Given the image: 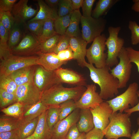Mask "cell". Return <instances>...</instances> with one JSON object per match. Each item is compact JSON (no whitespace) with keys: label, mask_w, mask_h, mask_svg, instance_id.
I'll use <instances>...</instances> for the list:
<instances>
[{"label":"cell","mask_w":139,"mask_h":139,"mask_svg":"<svg viewBox=\"0 0 139 139\" xmlns=\"http://www.w3.org/2000/svg\"><path fill=\"white\" fill-rule=\"evenodd\" d=\"M119 61L116 66L110 69L111 74L119 82L118 88L126 87L130 78L132 65L129 61L126 48L123 47L119 53Z\"/></svg>","instance_id":"obj_8"},{"label":"cell","mask_w":139,"mask_h":139,"mask_svg":"<svg viewBox=\"0 0 139 139\" xmlns=\"http://www.w3.org/2000/svg\"><path fill=\"white\" fill-rule=\"evenodd\" d=\"M90 109L92 115L94 128L103 131L109 123V118L113 112L112 108L106 101L96 108Z\"/></svg>","instance_id":"obj_15"},{"label":"cell","mask_w":139,"mask_h":139,"mask_svg":"<svg viewBox=\"0 0 139 139\" xmlns=\"http://www.w3.org/2000/svg\"><path fill=\"white\" fill-rule=\"evenodd\" d=\"M139 86L135 82L130 84L126 90L116 97L106 101L112 108L113 113L119 111L123 113L129 108L133 107L138 103L139 99L137 92Z\"/></svg>","instance_id":"obj_4"},{"label":"cell","mask_w":139,"mask_h":139,"mask_svg":"<svg viewBox=\"0 0 139 139\" xmlns=\"http://www.w3.org/2000/svg\"><path fill=\"white\" fill-rule=\"evenodd\" d=\"M82 27V37L88 43H91L101 35L106 24L105 19L101 18H95L92 16L84 17L81 19Z\"/></svg>","instance_id":"obj_9"},{"label":"cell","mask_w":139,"mask_h":139,"mask_svg":"<svg viewBox=\"0 0 139 139\" xmlns=\"http://www.w3.org/2000/svg\"><path fill=\"white\" fill-rule=\"evenodd\" d=\"M18 86L10 75H0V89L15 94Z\"/></svg>","instance_id":"obj_35"},{"label":"cell","mask_w":139,"mask_h":139,"mask_svg":"<svg viewBox=\"0 0 139 139\" xmlns=\"http://www.w3.org/2000/svg\"><path fill=\"white\" fill-rule=\"evenodd\" d=\"M106 39L105 35L101 34L94 40L91 45L87 49L86 56L88 63L94 64L97 68L107 66V53L104 52L106 50Z\"/></svg>","instance_id":"obj_7"},{"label":"cell","mask_w":139,"mask_h":139,"mask_svg":"<svg viewBox=\"0 0 139 139\" xmlns=\"http://www.w3.org/2000/svg\"><path fill=\"white\" fill-rule=\"evenodd\" d=\"M23 24L16 21L9 32L8 45L12 50L20 41L23 34L22 26Z\"/></svg>","instance_id":"obj_29"},{"label":"cell","mask_w":139,"mask_h":139,"mask_svg":"<svg viewBox=\"0 0 139 139\" xmlns=\"http://www.w3.org/2000/svg\"><path fill=\"white\" fill-rule=\"evenodd\" d=\"M60 112L59 106L50 107L46 111V119L48 126L51 131L59 120Z\"/></svg>","instance_id":"obj_31"},{"label":"cell","mask_w":139,"mask_h":139,"mask_svg":"<svg viewBox=\"0 0 139 139\" xmlns=\"http://www.w3.org/2000/svg\"><path fill=\"white\" fill-rule=\"evenodd\" d=\"M86 89L84 86L66 88L59 83L42 92L40 101L48 107L59 106L69 100L76 102L79 100Z\"/></svg>","instance_id":"obj_1"},{"label":"cell","mask_w":139,"mask_h":139,"mask_svg":"<svg viewBox=\"0 0 139 139\" xmlns=\"http://www.w3.org/2000/svg\"><path fill=\"white\" fill-rule=\"evenodd\" d=\"M15 22V19L11 12L0 11V22L9 32Z\"/></svg>","instance_id":"obj_40"},{"label":"cell","mask_w":139,"mask_h":139,"mask_svg":"<svg viewBox=\"0 0 139 139\" xmlns=\"http://www.w3.org/2000/svg\"><path fill=\"white\" fill-rule=\"evenodd\" d=\"M41 94L33 82L18 86L15 94L17 102L30 106L40 101Z\"/></svg>","instance_id":"obj_10"},{"label":"cell","mask_w":139,"mask_h":139,"mask_svg":"<svg viewBox=\"0 0 139 139\" xmlns=\"http://www.w3.org/2000/svg\"><path fill=\"white\" fill-rule=\"evenodd\" d=\"M37 55L38 56L37 65H40L48 71H54L67 62L60 60L57 54L54 52L45 53L39 52Z\"/></svg>","instance_id":"obj_19"},{"label":"cell","mask_w":139,"mask_h":139,"mask_svg":"<svg viewBox=\"0 0 139 139\" xmlns=\"http://www.w3.org/2000/svg\"><path fill=\"white\" fill-rule=\"evenodd\" d=\"M71 0H60L58 6V16H66L73 11Z\"/></svg>","instance_id":"obj_41"},{"label":"cell","mask_w":139,"mask_h":139,"mask_svg":"<svg viewBox=\"0 0 139 139\" xmlns=\"http://www.w3.org/2000/svg\"><path fill=\"white\" fill-rule=\"evenodd\" d=\"M137 122L138 126V129L136 133L134 131H133L130 138L131 139H139V117L137 119Z\"/></svg>","instance_id":"obj_54"},{"label":"cell","mask_w":139,"mask_h":139,"mask_svg":"<svg viewBox=\"0 0 139 139\" xmlns=\"http://www.w3.org/2000/svg\"><path fill=\"white\" fill-rule=\"evenodd\" d=\"M72 13L66 16L59 17L54 20L55 31L61 36L65 35L69 25Z\"/></svg>","instance_id":"obj_32"},{"label":"cell","mask_w":139,"mask_h":139,"mask_svg":"<svg viewBox=\"0 0 139 139\" xmlns=\"http://www.w3.org/2000/svg\"><path fill=\"white\" fill-rule=\"evenodd\" d=\"M57 55L59 59L62 61L67 62L74 59L73 51L70 46L68 49L60 51Z\"/></svg>","instance_id":"obj_46"},{"label":"cell","mask_w":139,"mask_h":139,"mask_svg":"<svg viewBox=\"0 0 139 139\" xmlns=\"http://www.w3.org/2000/svg\"><path fill=\"white\" fill-rule=\"evenodd\" d=\"M77 125L81 133H86L94 128L93 117L90 109H80Z\"/></svg>","instance_id":"obj_22"},{"label":"cell","mask_w":139,"mask_h":139,"mask_svg":"<svg viewBox=\"0 0 139 139\" xmlns=\"http://www.w3.org/2000/svg\"><path fill=\"white\" fill-rule=\"evenodd\" d=\"M0 139H21L19 129L0 133Z\"/></svg>","instance_id":"obj_48"},{"label":"cell","mask_w":139,"mask_h":139,"mask_svg":"<svg viewBox=\"0 0 139 139\" xmlns=\"http://www.w3.org/2000/svg\"><path fill=\"white\" fill-rule=\"evenodd\" d=\"M40 44L37 38L30 32L25 34L18 45L12 49V53L21 56L37 55L39 51Z\"/></svg>","instance_id":"obj_12"},{"label":"cell","mask_w":139,"mask_h":139,"mask_svg":"<svg viewBox=\"0 0 139 139\" xmlns=\"http://www.w3.org/2000/svg\"><path fill=\"white\" fill-rule=\"evenodd\" d=\"M104 136L103 131L94 128L86 133L84 139H103Z\"/></svg>","instance_id":"obj_47"},{"label":"cell","mask_w":139,"mask_h":139,"mask_svg":"<svg viewBox=\"0 0 139 139\" xmlns=\"http://www.w3.org/2000/svg\"><path fill=\"white\" fill-rule=\"evenodd\" d=\"M95 0H83L82 6L83 15L84 17L91 16L92 10Z\"/></svg>","instance_id":"obj_45"},{"label":"cell","mask_w":139,"mask_h":139,"mask_svg":"<svg viewBox=\"0 0 139 139\" xmlns=\"http://www.w3.org/2000/svg\"><path fill=\"white\" fill-rule=\"evenodd\" d=\"M61 83L77 86H86V80L81 75L75 71L61 67L54 71Z\"/></svg>","instance_id":"obj_17"},{"label":"cell","mask_w":139,"mask_h":139,"mask_svg":"<svg viewBox=\"0 0 139 139\" xmlns=\"http://www.w3.org/2000/svg\"><path fill=\"white\" fill-rule=\"evenodd\" d=\"M128 28L131 32V41L133 45H136L139 43V25L135 21L129 22Z\"/></svg>","instance_id":"obj_42"},{"label":"cell","mask_w":139,"mask_h":139,"mask_svg":"<svg viewBox=\"0 0 139 139\" xmlns=\"http://www.w3.org/2000/svg\"><path fill=\"white\" fill-rule=\"evenodd\" d=\"M61 36L57 34L40 43L39 52L45 53L54 52Z\"/></svg>","instance_id":"obj_34"},{"label":"cell","mask_w":139,"mask_h":139,"mask_svg":"<svg viewBox=\"0 0 139 139\" xmlns=\"http://www.w3.org/2000/svg\"><path fill=\"white\" fill-rule=\"evenodd\" d=\"M23 122L22 119L5 115L0 118V133L19 129Z\"/></svg>","instance_id":"obj_26"},{"label":"cell","mask_w":139,"mask_h":139,"mask_svg":"<svg viewBox=\"0 0 139 139\" xmlns=\"http://www.w3.org/2000/svg\"><path fill=\"white\" fill-rule=\"evenodd\" d=\"M38 56H25L13 54L6 59L0 61V75H9L21 68L37 65Z\"/></svg>","instance_id":"obj_6"},{"label":"cell","mask_w":139,"mask_h":139,"mask_svg":"<svg viewBox=\"0 0 139 139\" xmlns=\"http://www.w3.org/2000/svg\"><path fill=\"white\" fill-rule=\"evenodd\" d=\"M82 15L79 10H74L72 12L70 22L65 34L70 37H82L79 23Z\"/></svg>","instance_id":"obj_25"},{"label":"cell","mask_w":139,"mask_h":139,"mask_svg":"<svg viewBox=\"0 0 139 139\" xmlns=\"http://www.w3.org/2000/svg\"><path fill=\"white\" fill-rule=\"evenodd\" d=\"M139 99V90H138L137 92ZM124 111L125 113L128 114L130 116L133 113L137 111H139V101L138 104L134 107L131 108H129L126 110Z\"/></svg>","instance_id":"obj_52"},{"label":"cell","mask_w":139,"mask_h":139,"mask_svg":"<svg viewBox=\"0 0 139 139\" xmlns=\"http://www.w3.org/2000/svg\"><path fill=\"white\" fill-rule=\"evenodd\" d=\"M9 33V31L5 29L0 22V61L6 59L13 54L7 42Z\"/></svg>","instance_id":"obj_27"},{"label":"cell","mask_w":139,"mask_h":139,"mask_svg":"<svg viewBox=\"0 0 139 139\" xmlns=\"http://www.w3.org/2000/svg\"><path fill=\"white\" fill-rule=\"evenodd\" d=\"M130 115L125 113H112L109 118L110 122L103 131L107 139H118L122 137L130 138L131 123Z\"/></svg>","instance_id":"obj_3"},{"label":"cell","mask_w":139,"mask_h":139,"mask_svg":"<svg viewBox=\"0 0 139 139\" xmlns=\"http://www.w3.org/2000/svg\"><path fill=\"white\" fill-rule=\"evenodd\" d=\"M36 65L21 68L9 75L14 80L18 86L33 82Z\"/></svg>","instance_id":"obj_20"},{"label":"cell","mask_w":139,"mask_h":139,"mask_svg":"<svg viewBox=\"0 0 139 139\" xmlns=\"http://www.w3.org/2000/svg\"><path fill=\"white\" fill-rule=\"evenodd\" d=\"M70 37L65 34L61 36L54 51L57 54L59 52L66 50L70 46Z\"/></svg>","instance_id":"obj_43"},{"label":"cell","mask_w":139,"mask_h":139,"mask_svg":"<svg viewBox=\"0 0 139 139\" xmlns=\"http://www.w3.org/2000/svg\"><path fill=\"white\" fill-rule=\"evenodd\" d=\"M73 10H79L82 7L83 0H71Z\"/></svg>","instance_id":"obj_51"},{"label":"cell","mask_w":139,"mask_h":139,"mask_svg":"<svg viewBox=\"0 0 139 139\" xmlns=\"http://www.w3.org/2000/svg\"><path fill=\"white\" fill-rule=\"evenodd\" d=\"M60 0H45V3L50 7L56 9L58 6Z\"/></svg>","instance_id":"obj_53"},{"label":"cell","mask_w":139,"mask_h":139,"mask_svg":"<svg viewBox=\"0 0 139 139\" xmlns=\"http://www.w3.org/2000/svg\"><path fill=\"white\" fill-rule=\"evenodd\" d=\"M75 101L72 100H67L60 104L59 120L67 117L77 108Z\"/></svg>","instance_id":"obj_37"},{"label":"cell","mask_w":139,"mask_h":139,"mask_svg":"<svg viewBox=\"0 0 139 139\" xmlns=\"http://www.w3.org/2000/svg\"><path fill=\"white\" fill-rule=\"evenodd\" d=\"M45 21L41 20H29L25 25L27 29L38 38L41 34Z\"/></svg>","instance_id":"obj_38"},{"label":"cell","mask_w":139,"mask_h":139,"mask_svg":"<svg viewBox=\"0 0 139 139\" xmlns=\"http://www.w3.org/2000/svg\"><path fill=\"white\" fill-rule=\"evenodd\" d=\"M54 20L48 19L45 21L41 34L38 38L40 43L57 34L55 29Z\"/></svg>","instance_id":"obj_30"},{"label":"cell","mask_w":139,"mask_h":139,"mask_svg":"<svg viewBox=\"0 0 139 139\" xmlns=\"http://www.w3.org/2000/svg\"><path fill=\"white\" fill-rule=\"evenodd\" d=\"M121 29L120 27L110 26L108 28L109 36L106 39L105 44L108 49L106 66L109 68L118 63L117 57L123 47L124 40L118 37Z\"/></svg>","instance_id":"obj_5"},{"label":"cell","mask_w":139,"mask_h":139,"mask_svg":"<svg viewBox=\"0 0 139 139\" xmlns=\"http://www.w3.org/2000/svg\"><path fill=\"white\" fill-rule=\"evenodd\" d=\"M86 133H81L80 136L77 139H84Z\"/></svg>","instance_id":"obj_56"},{"label":"cell","mask_w":139,"mask_h":139,"mask_svg":"<svg viewBox=\"0 0 139 139\" xmlns=\"http://www.w3.org/2000/svg\"><path fill=\"white\" fill-rule=\"evenodd\" d=\"M119 0H99L92 12L91 16L99 18L103 15H106L110 8Z\"/></svg>","instance_id":"obj_28"},{"label":"cell","mask_w":139,"mask_h":139,"mask_svg":"<svg viewBox=\"0 0 139 139\" xmlns=\"http://www.w3.org/2000/svg\"><path fill=\"white\" fill-rule=\"evenodd\" d=\"M134 3L132 7V9L135 12H139V0H133Z\"/></svg>","instance_id":"obj_55"},{"label":"cell","mask_w":139,"mask_h":139,"mask_svg":"<svg viewBox=\"0 0 139 139\" xmlns=\"http://www.w3.org/2000/svg\"><path fill=\"white\" fill-rule=\"evenodd\" d=\"M85 67L89 70L91 80L100 86L99 94L103 100L112 98L118 93V81L110 73V68L107 66L97 68L87 62Z\"/></svg>","instance_id":"obj_2"},{"label":"cell","mask_w":139,"mask_h":139,"mask_svg":"<svg viewBox=\"0 0 139 139\" xmlns=\"http://www.w3.org/2000/svg\"><path fill=\"white\" fill-rule=\"evenodd\" d=\"M130 62L134 63L136 65L139 73V51L134 49L132 47L126 48Z\"/></svg>","instance_id":"obj_44"},{"label":"cell","mask_w":139,"mask_h":139,"mask_svg":"<svg viewBox=\"0 0 139 139\" xmlns=\"http://www.w3.org/2000/svg\"><path fill=\"white\" fill-rule=\"evenodd\" d=\"M88 44L82 37L70 38V46L73 53L74 59L76 60L78 65L82 67H85L86 62L85 57Z\"/></svg>","instance_id":"obj_18"},{"label":"cell","mask_w":139,"mask_h":139,"mask_svg":"<svg viewBox=\"0 0 139 139\" xmlns=\"http://www.w3.org/2000/svg\"><path fill=\"white\" fill-rule=\"evenodd\" d=\"M39 6V10L36 15L29 20L45 21L48 19L55 20L58 17L57 11L48 5L43 0L37 1Z\"/></svg>","instance_id":"obj_23"},{"label":"cell","mask_w":139,"mask_h":139,"mask_svg":"<svg viewBox=\"0 0 139 139\" xmlns=\"http://www.w3.org/2000/svg\"><path fill=\"white\" fill-rule=\"evenodd\" d=\"M17 0H0V11L11 12Z\"/></svg>","instance_id":"obj_49"},{"label":"cell","mask_w":139,"mask_h":139,"mask_svg":"<svg viewBox=\"0 0 139 139\" xmlns=\"http://www.w3.org/2000/svg\"><path fill=\"white\" fill-rule=\"evenodd\" d=\"M17 102L15 94L8 92L0 89V107L2 109Z\"/></svg>","instance_id":"obj_39"},{"label":"cell","mask_w":139,"mask_h":139,"mask_svg":"<svg viewBox=\"0 0 139 139\" xmlns=\"http://www.w3.org/2000/svg\"><path fill=\"white\" fill-rule=\"evenodd\" d=\"M28 0H20L14 5L11 13L15 21L24 24L28 19L33 17L37 10L28 5Z\"/></svg>","instance_id":"obj_16"},{"label":"cell","mask_w":139,"mask_h":139,"mask_svg":"<svg viewBox=\"0 0 139 139\" xmlns=\"http://www.w3.org/2000/svg\"><path fill=\"white\" fill-rule=\"evenodd\" d=\"M86 88L80 98L75 102L77 108L94 109L103 101L99 94L96 91L97 87L95 84L87 85Z\"/></svg>","instance_id":"obj_14"},{"label":"cell","mask_w":139,"mask_h":139,"mask_svg":"<svg viewBox=\"0 0 139 139\" xmlns=\"http://www.w3.org/2000/svg\"><path fill=\"white\" fill-rule=\"evenodd\" d=\"M33 82L41 93L56 84L61 83L55 71L47 70L38 65H36Z\"/></svg>","instance_id":"obj_11"},{"label":"cell","mask_w":139,"mask_h":139,"mask_svg":"<svg viewBox=\"0 0 139 139\" xmlns=\"http://www.w3.org/2000/svg\"><path fill=\"white\" fill-rule=\"evenodd\" d=\"M24 106L22 104L17 102L2 109L1 111L6 115L21 119Z\"/></svg>","instance_id":"obj_33"},{"label":"cell","mask_w":139,"mask_h":139,"mask_svg":"<svg viewBox=\"0 0 139 139\" xmlns=\"http://www.w3.org/2000/svg\"><path fill=\"white\" fill-rule=\"evenodd\" d=\"M38 117L22 125L19 129L21 139H24L34 133L38 121Z\"/></svg>","instance_id":"obj_36"},{"label":"cell","mask_w":139,"mask_h":139,"mask_svg":"<svg viewBox=\"0 0 139 139\" xmlns=\"http://www.w3.org/2000/svg\"><path fill=\"white\" fill-rule=\"evenodd\" d=\"M48 108L41 101L32 105L24 106L21 118L23 124L38 117Z\"/></svg>","instance_id":"obj_21"},{"label":"cell","mask_w":139,"mask_h":139,"mask_svg":"<svg viewBox=\"0 0 139 139\" xmlns=\"http://www.w3.org/2000/svg\"><path fill=\"white\" fill-rule=\"evenodd\" d=\"M80 109L76 108L70 114L56 124L51 131V139H65L70 128L77 124Z\"/></svg>","instance_id":"obj_13"},{"label":"cell","mask_w":139,"mask_h":139,"mask_svg":"<svg viewBox=\"0 0 139 139\" xmlns=\"http://www.w3.org/2000/svg\"><path fill=\"white\" fill-rule=\"evenodd\" d=\"M33 134L36 139H51V131L46 119V111L39 116L37 124Z\"/></svg>","instance_id":"obj_24"},{"label":"cell","mask_w":139,"mask_h":139,"mask_svg":"<svg viewBox=\"0 0 139 139\" xmlns=\"http://www.w3.org/2000/svg\"><path fill=\"white\" fill-rule=\"evenodd\" d=\"M24 139H36L33 133L31 135L27 137Z\"/></svg>","instance_id":"obj_57"},{"label":"cell","mask_w":139,"mask_h":139,"mask_svg":"<svg viewBox=\"0 0 139 139\" xmlns=\"http://www.w3.org/2000/svg\"><path fill=\"white\" fill-rule=\"evenodd\" d=\"M81 133L77 127V124L73 125L69 130L65 139H77Z\"/></svg>","instance_id":"obj_50"}]
</instances>
